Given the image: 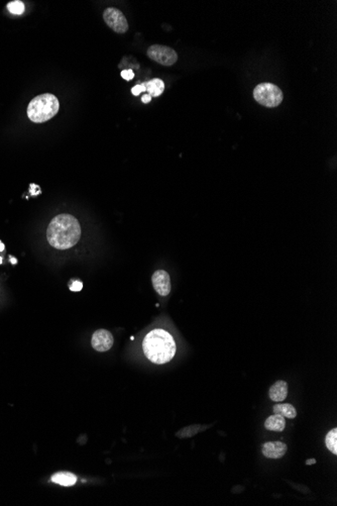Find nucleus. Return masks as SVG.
I'll list each match as a JSON object with an SVG mask.
<instances>
[{
	"mask_svg": "<svg viewBox=\"0 0 337 506\" xmlns=\"http://www.w3.org/2000/svg\"><path fill=\"white\" fill-rule=\"evenodd\" d=\"M147 54L151 60L167 67L173 66L178 61V54L175 50L163 45L151 46L147 51Z\"/></svg>",
	"mask_w": 337,
	"mask_h": 506,
	"instance_id": "5",
	"label": "nucleus"
},
{
	"mask_svg": "<svg viewBox=\"0 0 337 506\" xmlns=\"http://www.w3.org/2000/svg\"><path fill=\"white\" fill-rule=\"evenodd\" d=\"M120 76H121L124 80L130 81V80H132V79H133V77H134V73H133L132 70H130H130H123V71H122V72H121V74H120Z\"/></svg>",
	"mask_w": 337,
	"mask_h": 506,
	"instance_id": "19",
	"label": "nucleus"
},
{
	"mask_svg": "<svg viewBox=\"0 0 337 506\" xmlns=\"http://www.w3.org/2000/svg\"><path fill=\"white\" fill-rule=\"evenodd\" d=\"M325 445L333 455H337V428L331 429L326 434Z\"/></svg>",
	"mask_w": 337,
	"mask_h": 506,
	"instance_id": "16",
	"label": "nucleus"
},
{
	"mask_svg": "<svg viewBox=\"0 0 337 506\" xmlns=\"http://www.w3.org/2000/svg\"><path fill=\"white\" fill-rule=\"evenodd\" d=\"M256 101L265 107H277L283 101L284 95L282 90L275 84L261 83L254 90Z\"/></svg>",
	"mask_w": 337,
	"mask_h": 506,
	"instance_id": "4",
	"label": "nucleus"
},
{
	"mask_svg": "<svg viewBox=\"0 0 337 506\" xmlns=\"http://www.w3.org/2000/svg\"><path fill=\"white\" fill-rule=\"evenodd\" d=\"M7 8L8 10L12 13V14H17V15H21L25 12V4L20 1V0H16V1H11L7 4Z\"/></svg>",
	"mask_w": 337,
	"mask_h": 506,
	"instance_id": "17",
	"label": "nucleus"
},
{
	"mask_svg": "<svg viewBox=\"0 0 337 506\" xmlns=\"http://www.w3.org/2000/svg\"><path fill=\"white\" fill-rule=\"evenodd\" d=\"M82 287H83L82 282H80V281H77V280H76V281H74V282H73V284H72V285L70 286V289L72 290V291H80V290L82 289Z\"/></svg>",
	"mask_w": 337,
	"mask_h": 506,
	"instance_id": "20",
	"label": "nucleus"
},
{
	"mask_svg": "<svg viewBox=\"0 0 337 506\" xmlns=\"http://www.w3.org/2000/svg\"><path fill=\"white\" fill-rule=\"evenodd\" d=\"M208 426H203L201 425H192V426H186L182 429H180L178 432L176 433L177 437H178L179 439H187V438H192L194 437L195 434H197L198 432H200L202 429L204 428H207Z\"/></svg>",
	"mask_w": 337,
	"mask_h": 506,
	"instance_id": "15",
	"label": "nucleus"
},
{
	"mask_svg": "<svg viewBox=\"0 0 337 506\" xmlns=\"http://www.w3.org/2000/svg\"><path fill=\"white\" fill-rule=\"evenodd\" d=\"M315 462H316V461H315V460H311V461H307V462H306V463H307V464H308V465H310V463H315Z\"/></svg>",
	"mask_w": 337,
	"mask_h": 506,
	"instance_id": "22",
	"label": "nucleus"
},
{
	"mask_svg": "<svg viewBox=\"0 0 337 506\" xmlns=\"http://www.w3.org/2000/svg\"><path fill=\"white\" fill-rule=\"evenodd\" d=\"M152 282L155 290L161 296H167L171 292V279L165 270H157L152 277Z\"/></svg>",
	"mask_w": 337,
	"mask_h": 506,
	"instance_id": "8",
	"label": "nucleus"
},
{
	"mask_svg": "<svg viewBox=\"0 0 337 506\" xmlns=\"http://www.w3.org/2000/svg\"><path fill=\"white\" fill-rule=\"evenodd\" d=\"M114 343L113 336L110 331L106 329H98L92 336L91 345L93 348L97 352H106L109 351L112 347Z\"/></svg>",
	"mask_w": 337,
	"mask_h": 506,
	"instance_id": "7",
	"label": "nucleus"
},
{
	"mask_svg": "<svg viewBox=\"0 0 337 506\" xmlns=\"http://www.w3.org/2000/svg\"><path fill=\"white\" fill-rule=\"evenodd\" d=\"M274 413L281 414L285 418H289V420H293L297 416V410L296 408L289 403H283V404H277L273 408Z\"/></svg>",
	"mask_w": 337,
	"mask_h": 506,
	"instance_id": "14",
	"label": "nucleus"
},
{
	"mask_svg": "<svg viewBox=\"0 0 337 506\" xmlns=\"http://www.w3.org/2000/svg\"><path fill=\"white\" fill-rule=\"evenodd\" d=\"M146 357L156 365L169 363L176 354V343L172 335L162 328H156L146 336L143 343Z\"/></svg>",
	"mask_w": 337,
	"mask_h": 506,
	"instance_id": "2",
	"label": "nucleus"
},
{
	"mask_svg": "<svg viewBox=\"0 0 337 506\" xmlns=\"http://www.w3.org/2000/svg\"><path fill=\"white\" fill-rule=\"evenodd\" d=\"M81 238V226L76 217L63 213L52 218L48 226L47 239L52 247L68 250L75 246Z\"/></svg>",
	"mask_w": 337,
	"mask_h": 506,
	"instance_id": "1",
	"label": "nucleus"
},
{
	"mask_svg": "<svg viewBox=\"0 0 337 506\" xmlns=\"http://www.w3.org/2000/svg\"><path fill=\"white\" fill-rule=\"evenodd\" d=\"M103 20L106 25L117 33H124L129 30V23L127 17L116 8H106L103 12Z\"/></svg>",
	"mask_w": 337,
	"mask_h": 506,
	"instance_id": "6",
	"label": "nucleus"
},
{
	"mask_svg": "<svg viewBox=\"0 0 337 506\" xmlns=\"http://www.w3.org/2000/svg\"><path fill=\"white\" fill-rule=\"evenodd\" d=\"M144 84L151 97H158L165 90V84L161 79H153Z\"/></svg>",
	"mask_w": 337,
	"mask_h": 506,
	"instance_id": "12",
	"label": "nucleus"
},
{
	"mask_svg": "<svg viewBox=\"0 0 337 506\" xmlns=\"http://www.w3.org/2000/svg\"><path fill=\"white\" fill-rule=\"evenodd\" d=\"M145 91H147L145 84H137L134 87H132V89H131V93L133 95H135V96L140 94L141 92H145Z\"/></svg>",
	"mask_w": 337,
	"mask_h": 506,
	"instance_id": "18",
	"label": "nucleus"
},
{
	"mask_svg": "<svg viewBox=\"0 0 337 506\" xmlns=\"http://www.w3.org/2000/svg\"><path fill=\"white\" fill-rule=\"evenodd\" d=\"M269 396L271 400L275 402H281L284 401L288 396V384L286 381H277L273 384L269 391Z\"/></svg>",
	"mask_w": 337,
	"mask_h": 506,
	"instance_id": "10",
	"label": "nucleus"
},
{
	"mask_svg": "<svg viewBox=\"0 0 337 506\" xmlns=\"http://www.w3.org/2000/svg\"><path fill=\"white\" fill-rule=\"evenodd\" d=\"M51 480H52V482L59 484L61 486L69 487V486H73L77 482V477L75 475H73L72 473L62 472V473H57L55 475H52Z\"/></svg>",
	"mask_w": 337,
	"mask_h": 506,
	"instance_id": "13",
	"label": "nucleus"
},
{
	"mask_svg": "<svg viewBox=\"0 0 337 506\" xmlns=\"http://www.w3.org/2000/svg\"><path fill=\"white\" fill-rule=\"evenodd\" d=\"M60 108L58 98L51 93L34 97L27 107V116L35 124H43L54 117Z\"/></svg>",
	"mask_w": 337,
	"mask_h": 506,
	"instance_id": "3",
	"label": "nucleus"
},
{
	"mask_svg": "<svg viewBox=\"0 0 337 506\" xmlns=\"http://www.w3.org/2000/svg\"><path fill=\"white\" fill-rule=\"evenodd\" d=\"M152 100V97L149 95V94H146L143 96V98H141V101H143L144 103H150Z\"/></svg>",
	"mask_w": 337,
	"mask_h": 506,
	"instance_id": "21",
	"label": "nucleus"
},
{
	"mask_svg": "<svg viewBox=\"0 0 337 506\" xmlns=\"http://www.w3.org/2000/svg\"><path fill=\"white\" fill-rule=\"evenodd\" d=\"M264 427L271 431H283L286 427L285 417L281 414L275 413L274 415H271L267 418V421L264 422Z\"/></svg>",
	"mask_w": 337,
	"mask_h": 506,
	"instance_id": "11",
	"label": "nucleus"
},
{
	"mask_svg": "<svg viewBox=\"0 0 337 506\" xmlns=\"http://www.w3.org/2000/svg\"><path fill=\"white\" fill-rule=\"evenodd\" d=\"M288 447L283 442H268L262 445V455L269 459H281L287 453Z\"/></svg>",
	"mask_w": 337,
	"mask_h": 506,
	"instance_id": "9",
	"label": "nucleus"
}]
</instances>
